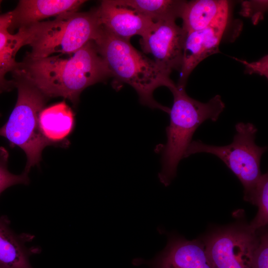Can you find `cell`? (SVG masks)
I'll use <instances>...</instances> for the list:
<instances>
[{
  "mask_svg": "<svg viewBox=\"0 0 268 268\" xmlns=\"http://www.w3.org/2000/svg\"><path fill=\"white\" fill-rule=\"evenodd\" d=\"M70 56L25 57L11 72L13 78L29 82L48 98L62 97L75 106L83 90L111 76L94 41Z\"/></svg>",
  "mask_w": 268,
  "mask_h": 268,
  "instance_id": "obj_1",
  "label": "cell"
},
{
  "mask_svg": "<svg viewBox=\"0 0 268 268\" xmlns=\"http://www.w3.org/2000/svg\"><path fill=\"white\" fill-rule=\"evenodd\" d=\"M94 42L111 77L133 87L143 105L169 113L170 109L156 101L153 93L160 86L170 89L175 85L171 71L137 51L130 41L112 35L103 27Z\"/></svg>",
  "mask_w": 268,
  "mask_h": 268,
  "instance_id": "obj_2",
  "label": "cell"
},
{
  "mask_svg": "<svg viewBox=\"0 0 268 268\" xmlns=\"http://www.w3.org/2000/svg\"><path fill=\"white\" fill-rule=\"evenodd\" d=\"M169 89L173 96V104L169 113L170 124L166 130L167 142L160 149L162 169L158 174L160 182L165 186L175 177L177 166L185 158L197 128L206 120L217 121L225 108L219 95L202 103L189 96L185 86L175 84Z\"/></svg>",
  "mask_w": 268,
  "mask_h": 268,
  "instance_id": "obj_3",
  "label": "cell"
},
{
  "mask_svg": "<svg viewBox=\"0 0 268 268\" xmlns=\"http://www.w3.org/2000/svg\"><path fill=\"white\" fill-rule=\"evenodd\" d=\"M27 45L31 48L26 58L36 59L59 53L71 55L100 35L101 25L97 7L87 12H68L53 20L23 27Z\"/></svg>",
  "mask_w": 268,
  "mask_h": 268,
  "instance_id": "obj_4",
  "label": "cell"
},
{
  "mask_svg": "<svg viewBox=\"0 0 268 268\" xmlns=\"http://www.w3.org/2000/svg\"><path fill=\"white\" fill-rule=\"evenodd\" d=\"M13 78L17 99L7 121L0 128V136L11 147L17 146L25 152L27 162L23 172L28 174L32 167L39 165L43 149L51 145L42 134L38 123L39 113L48 98L29 82Z\"/></svg>",
  "mask_w": 268,
  "mask_h": 268,
  "instance_id": "obj_5",
  "label": "cell"
},
{
  "mask_svg": "<svg viewBox=\"0 0 268 268\" xmlns=\"http://www.w3.org/2000/svg\"><path fill=\"white\" fill-rule=\"evenodd\" d=\"M236 133L231 143L216 146L201 140L192 141L185 158L197 153L205 152L220 159L239 179L244 188V199H247L255 189L262 175L261 159L267 150L255 143L257 129L252 124L240 122L235 125Z\"/></svg>",
  "mask_w": 268,
  "mask_h": 268,
  "instance_id": "obj_6",
  "label": "cell"
},
{
  "mask_svg": "<svg viewBox=\"0 0 268 268\" xmlns=\"http://www.w3.org/2000/svg\"><path fill=\"white\" fill-rule=\"evenodd\" d=\"M259 239L258 231L238 224L213 231L203 244L212 268H251Z\"/></svg>",
  "mask_w": 268,
  "mask_h": 268,
  "instance_id": "obj_7",
  "label": "cell"
},
{
  "mask_svg": "<svg viewBox=\"0 0 268 268\" xmlns=\"http://www.w3.org/2000/svg\"><path fill=\"white\" fill-rule=\"evenodd\" d=\"M186 33L175 21L155 22L151 30L140 43L143 52L150 53L160 66L180 71Z\"/></svg>",
  "mask_w": 268,
  "mask_h": 268,
  "instance_id": "obj_8",
  "label": "cell"
},
{
  "mask_svg": "<svg viewBox=\"0 0 268 268\" xmlns=\"http://www.w3.org/2000/svg\"><path fill=\"white\" fill-rule=\"evenodd\" d=\"M228 14H225L209 27L186 33L181 76L177 84L186 86L189 76L204 59L219 52V45L226 28Z\"/></svg>",
  "mask_w": 268,
  "mask_h": 268,
  "instance_id": "obj_9",
  "label": "cell"
},
{
  "mask_svg": "<svg viewBox=\"0 0 268 268\" xmlns=\"http://www.w3.org/2000/svg\"><path fill=\"white\" fill-rule=\"evenodd\" d=\"M97 9L103 28L112 35L125 40L130 41L134 35L144 38L155 23L151 19L131 8L115 5L111 0H102Z\"/></svg>",
  "mask_w": 268,
  "mask_h": 268,
  "instance_id": "obj_10",
  "label": "cell"
},
{
  "mask_svg": "<svg viewBox=\"0 0 268 268\" xmlns=\"http://www.w3.org/2000/svg\"><path fill=\"white\" fill-rule=\"evenodd\" d=\"M153 268H212L203 242L172 236L153 262Z\"/></svg>",
  "mask_w": 268,
  "mask_h": 268,
  "instance_id": "obj_11",
  "label": "cell"
},
{
  "mask_svg": "<svg viewBox=\"0 0 268 268\" xmlns=\"http://www.w3.org/2000/svg\"><path fill=\"white\" fill-rule=\"evenodd\" d=\"M86 0H21L14 9L8 12V31L19 29L40 20L68 12H77Z\"/></svg>",
  "mask_w": 268,
  "mask_h": 268,
  "instance_id": "obj_12",
  "label": "cell"
},
{
  "mask_svg": "<svg viewBox=\"0 0 268 268\" xmlns=\"http://www.w3.org/2000/svg\"><path fill=\"white\" fill-rule=\"evenodd\" d=\"M40 131L51 145H67L73 130L74 114L65 101L44 108L39 113Z\"/></svg>",
  "mask_w": 268,
  "mask_h": 268,
  "instance_id": "obj_13",
  "label": "cell"
},
{
  "mask_svg": "<svg viewBox=\"0 0 268 268\" xmlns=\"http://www.w3.org/2000/svg\"><path fill=\"white\" fill-rule=\"evenodd\" d=\"M229 5L224 0H195L186 1L181 18L186 33L204 29L222 16L228 14Z\"/></svg>",
  "mask_w": 268,
  "mask_h": 268,
  "instance_id": "obj_14",
  "label": "cell"
},
{
  "mask_svg": "<svg viewBox=\"0 0 268 268\" xmlns=\"http://www.w3.org/2000/svg\"><path fill=\"white\" fill-rule=\"evenodd\" d=\"M5 14V19L0 25V86L7 91L14 87V83L6 79L5 76L17 67L19 62L15 61L16 54L22 46L27 45L28 36L24 27L15 34L11 33L8 30L9 14Z\"/></svg>",
  "mask_w": 268,
  "mask_h": 268,
  "instance_id": "obj_15",
  "label": "cell"
},
{
  "mask_svg": "<svg viewBox=\"0 0 268 268\" xmlns=\"http://www.w3.org/2000/svg\"><path fill=\"white\" fill-rule=\"evenodd\" d=\"M115 5L128 7L154 22L175 21L181 18L186 1L181 0H111Z\"/></svg>",
  "mask_w": 268,
  "mask_h": 268,
  "instance_id": "obj_16",
  "label": "cell"
},
{
  "mask_svg": "<svg viewBox=\"0 0 268 268\" xmlns=\"http://www.w3.org/2000/svg\"><path fill=\"white\" fill-rule=\"evenodd\" d=\"M29 254L6 219L0 217V268H32Z\"/></svg>",
  "mask_w": 268,
  "mask_h": 268,
  "instance_id": "obj_17",
  "label": "cell"
},
{
  "mask_svg": "<svg viewBox=\"0 0 268 268\" xmlns=\"http://www.w3.org/2000/svg\"><path fill=\"white\" fill-rule=\"evenodd\" d=\"M246 201L256 205L258 211L249 226L254 231L265 227L268 223V176L262 174L257 184Z\"/></svg>",
  "mask_w": 268,
  "mask_h": 268,
  "instance_id": "obj_18",
  "label": "cell"
},
{
  "mask_svg": "<svg viewBox=\"0 0 268 268\" xmlns=\"http://www.w3.org/2000/svg\"><path fill=\"white\" fill-rule=\"evenodd\" d=\"M9 154L3 147H0V195L7 188L17 184H27L29 182L28 174L20 175L10 173L7 169Z\"/></svg>",
  "mask_w": 268,
  "mask_h": 268,
  "instance_id": "obj_19",
  "label": "cell"
},
{
  "mask_svg": "<svg viewBox=\"0 0 268 268\" xmlns=\"http://www.w3.org/2000/svg\"><path fill=\"white\" fill-rule=\"evenodd\" d=\"M259 244L252 260L251 268H268V234L266 230L259 234Z\"/></svg>",
  "mask_w": 268,
  "mask_h": 268,
  "instance_id": "obj_20",
  "label": "cell"
},
{
  "mask_svg": "<svg viewBox=\"0 0 268 268\" xmlns=\"http://www.w3.org/2000/svg\"><path fill=\"white\" fill-rule=\"evenodd\" d=\"M268 7V0H249L242 4L241 14L251 18L254 24L263 18Z\"/></svg>",
  "mask_w": 268,
  "mask_h": 268,
  "instance_id": "obj_21",
  "label": "cell"
},
{
  "mask_svg": "<svg viewBox=\"0 0 268 268\" xmlns=\"http://www.w3.org/2000/svg\"><path fill=\"white\" fill-rule=\"evenodd\" d=\"M245 65V72L252 74L256 73L268 77V55L263 57L258 61L249 63L246 61L234 58Z\"/></svg>",
  "mask_w": 268,
  "mask_h": 268,
  "instance_id": "obj_22",
  "label": "cell"
},
{
  "mask_svg": "<svg viewBox=\"0 0 268 268\" xmlns=\"http://www.w3.org/2000/svg\"><path fill=\"white\" fill-rule=\"evenodd\" d=\"M5 18V13L0 15V25L3 22Z\"/></svg>",
  "mask_w": 268,
  "mask_h": 268,
  "instance_id": "obj_23",
  "label": "cell"
},
{
  "mask_svg": "<svg viewBox=\"0 0 268 268\" xmlns=\"http://www.w3.org/2000/svg\"><path fill=\"white\" fill-rule=\"evenodd\" d=\"M3 91H5L0 86V94L3 92Z\"/></svg>",
  "mask_w": 268,
  "mask_h": 268,
  "instance_id": "obj_24",
  "label": "cell"
},
{
  "mask_svg": "<svg viewBox=\"0 0 268 268\" xmlns=\"http://www.w3.org/2000/svg\"></svg>",
  "mask_w": 268,
  "mask_h": 268,
  "instance_id": "obj_25",
  "label": "cell"
}]
</instances>
